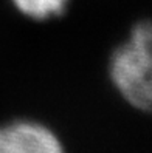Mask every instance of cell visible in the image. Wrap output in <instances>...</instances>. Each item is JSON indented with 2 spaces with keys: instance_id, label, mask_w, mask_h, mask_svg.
<instances>
[{
  "instance_id": "obj_1",
  "label": "cell",
  "mask_w": 152,
  "mask_h": 153,
  "mask_svg": "<svg viewBox=\"0 0 152 153\" xmlns=\"http://www.w3.org/2000/svg\"><path fill=\"white\" fill-rule=\"evenodd\" d=\"M151 25L138 23L130 40L117 50L110 65V76L115 87L127 101L140 110L151 107Z\"/></svg>"
},
{
  "instance_id": "obj_2",
  "label": "cell",
  "mask_w": 152,
  "mask_h": 153,
  "mask_svg": "<svg viewBox=\"0 0 152 153\" xmlns=\"http://www.w3.org/2000/svg\"><path fill=\"white\" fill-rule=\"evenodd\" d=\"M0 153H65V150L45 125L19 121L0 127Z\"/></svg>"
},
{
  "instance_id": "obj_3",
  "label": "cell",
  "mask_w": 152,
  "mask_h": 153,
  "mask_svg": "<svg viewBox=\"0 0 152 153\" xmlns=\"http://www.w3.org/2000/svg\"><path fill=\"white\" fill-rule=\"evenodd\" d=\"M13 2L25 16L33 19H47L64 13L68 0H13Z\"/></svg>"
}]
</instances>
